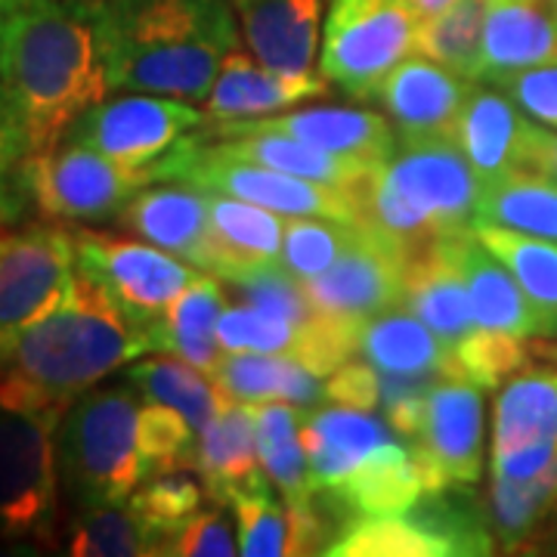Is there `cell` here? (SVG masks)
I'll use <instances>...</instances> for the list:
<instances>
[{"instance_id": "cell-51", "label": "cell", "mask_w": 557, "mask_h": 557, "mask_svg": "<svg viewBox=\"0 0 557 557\" xmlns=\"http://www.w3.org/2000/svg\"><path fill=\"white\" fill-rule=\"evenodd\" d=\"M409 7H412V13L418 16V22L431 20V16H437V13H443L446 7H453L456 0H406Z\"/></svg>"}, {"instance_id": "cell-16", "label": "cell", "mask_w": 557, "mask_h": 557, "mask_svg": "<svg viewBox=\"0 0 557 557\" xmlns=\"http://www.w3.org/2000/svg\"><path fill=\"white\" fill-rule=\"evenodd\" d=\"M205 137H236L245 131H273L288 137L304 139L335 156L384 164L397 152V134L394 124L369 109H350V106H317V109H298L285 115H263V119L239 121H205L199 127Z\"/></svg>"}, {"instance_id": "cell-45", "label": "cell", "mask_w": 557, "mask_h": 557, "mask_svg": "<svg viewBox=\"0 0 557 557\" xmlns=\"http://www.w3.org/2000/svg\"><path fill=\"white\" fill-rule=\"evenodd\" d=\"M458 375L471 379L483 391H498L515 372L530 362V344L505 332L474 329L468 338L453 350Z\"/></svg>"}, {"instance_id": "cell-26", "label": "cell", "mask_w": 557, "mask_h": 557, "mask_svg": "<svg viewBox=\"0 0 557 557\" xmlns=\"http://www.w3.org/2000/svg\"><path fill=\"white\" fill-rule=\"evenodd\" d=\"M201 139H208L199 131ZM214 149L233 156V159L255 161L273 171H285L304 180H317L335 189H347V193H362V186L372 180L379 171V164L362 159H350V156H335L325 152L319 146H310L304 139L288 137V134H273V131H245L236 137L208 139Z\"/></svg>"}, {"instance_id": "cell-22", "label": "cell", "mask_w": 557, "mask_h": 557, "mask_svg": "<svg viewBox=\"0 0 557 557\" xmlns=\"http://www.w3.org/2000/svg\"><path fill=\"white\" fill-rule=\"evenodd\" d=\"M322 94H329V81L313 72L285 75L233 50L220 65L211 94L205 97V115L211 121L263 119L295 102L317 100Z\"/></svg>"}, {"instance_id": "cell-25", "label": "cell", "mask_w": 557, "mask_h": 557, "mask_svg": "<svg viewBox=\"0 0 557 557\" xmlns=\"http://www.w3.org/2000/svg\"><path fill=\"white\" fill-rule=\"evenodd\" d=\"M260 468L263 465L258 453L255 409L248 403L223 397L218 416L199 434L196 471L205 483V493L218 505H230V498L239 490L267 474Z\"/></svg>"}, {"instance_id": "cell-3", "label": "cell", "mask_w": 557, "mask_h": 557, "mask_svg": "<svg viewBox=\"0 0 557 557\" xmlns=\"http://www.w3.org/2000/svg\"><path fill=\"white\" fill-rule=\"evenodd\" d=\"M112 90L205 100L239 50L233 0H102Z\"/></svg>"}, {"instance_id": "cell-15", "label": "cell", "mask_w": 557, "mask_h": 557, "mask_svg": "<svg viewBox=\"0 0 557 557\" xmlns=\"http://www.w3.org/2000/svg\"><path fill=\"white\" fill-rule=\"evenodd\" d=\"M409 446L431 478V493L443 486H478L483 474V387L465 375L437 381Z\"/></svg>"}, {"instance_id": "cell-5", "label": "cell", "mask_w": 557, "mask_h": 557, "mask_svg": "<svg viewBox=\"0 0 557 557\" xmlns=\"http://www.w3.org/2000/svg\"><path fill=\"white\" fill-rule=\"evenodd\" d=\"M483 180L453 137L399 139L362 186V220L412 260L440 239L471 233Z\"/></svg>"}, {"instance_id": "cell-28", "label": "cell", "mask_w": 557, "mask_h": 557, "mask_svg": "<svg viewBox=\"0 0 557 557\" xmlns=\"http://www.w3.org/2000/svg\"><path fill=\"white\" fill-rule=\"evenodd\" d=\"M357 354L381 375H458L453 350L406 307L369 319Z\"/></svg>"}, {"instance_id": "cell-4", "label": "cell", "mask_w": 557, "mask_h": 557, "mask_svg": "<svg viewBox=\"0 0 557 557\" xmlns=\"http://www.w3.org/2000/svg\"><path fill=\"white\" fill-rule=\"evenodd\" d=\"M300 440L317 496L341 523L399 515L431 493V478L391 421L366 409L325 403L304 409Z\"/></svg>"}, {"instance_id": "cell-32", "label": "cell", "mask_w": 557, "mask_h": 557, "mask_svg": "<svg viewBox=\"0 0 557 557\" xmlns=\"http://www.w3.org/2000/svg\"><path fill=\"white\" fill-rule=\"evenodd\" d=\"M220 313H223L220 282L199 270L196 278L164 310L159 325V354H174L211 379L223 359L218 338Z\"/></svg>"}, {"instance_id": "cell-9", "label": "cell", "mask_w": 557, "mask_h": 557, "mask_svg": "<svg viewBox=\"0 0 557 557\" xmlns=\"http://www.w3.org/2000/svg\"><path fill=\"white\" fill-rule=\"evenodd\" d=\"M32 211L50 223L115 220L143 186L159 183L156 168H127L90 146L62 139L60 146L32 152L22 164Z\"/></svg>"}, {"instance_id": "cell-13", "label": "cell", "mask_w": 557, "mask_h": 557, "mask_svg": "<svg viewBox=\"0 0 557 557\" xmlns=\"http://www.w3.org/2000/svg\"><path fill=\"white\" fill-rule=\"evenodd\" d=\"M75 276V233L60 223L0 230V347L53 307Z\"/></svg>"}, {"instance_id": "cell-52", "label": "cell", "mask_w": 557, "mask_h": 557, "mask_svg": "<svg viewBox=\"0 0 557 557\" xmlns=\"http://www.w3.org/2000/svg\"><path fill=\"white\" fill-rule=\"evenodd\" d=\"M22 0H0V38H3V28H7V22L13 16V10L20 7Z\"/></svg>"}, {"instance_id": "cell-44", "label": "cell", "mask_w": 557, "mask_h": 557, "mask_svg": "<svg viewBox=\"0 0 557 557\" xmlns=\"http://www.w3.org/2000/svg\"><path fill=\"white\" fill-rule=\"evenodd\" d=\"M32 139L13 94L0 81V230L16 226L32 214V201L25 196L22 164L32 156Z\"/></svg>"}, {"instance_id": "cell-27", "label": "cell", "mask_w": 557, "mask_h": 557, "mask_svg": "<svg viewBox=\"0 0 557 557\" xmlns=\"http://www.w3.org/2000/svg\"><path fill=\"white\" fill-rule=\"evenodd\" d=\"M557 446V366H523L498 387L493 456Z\"/></svg>"}, {"instance_id": "cell-6", "label": "cell", "mask_w": 557, "mask_h": 557, "mask_svg": "<svg viewBox=\"0 0 557 557\" xmlns=\"http://www.w3.org/2000/svg\"><path fill=\"white\" fill-rule=\"evenodd\" d=\"M143 394L131 381L90 387L60 421L57 458L62 493L75 511L119 505L146 480L139 456Z\"/></svg>"}, {"instance_id": "cell-14", "label": "cell", "mask_w": 557, "mask_h": 557, "mask_svg": "<svg viewBox=\"0 0 557 557\" xmlns=\"http://www.w3.org/2000/svg\"><path fill=\"white\" fill-rule=\"evenodd\" d=\"M406 267L409 258L362 220L357 242L304 288L319 317L362 329L372 317L403 307Z\"/></svg>"}, {"instance_id": "cell-10", "label": "cell", "mask_w": 557, "mask_h": 557, "mask_svg": "<svg viewBox=\"0 0 557 557\" xmlns=\"http://www.w3.org/2000/svg\"><path fill=\"white\" fill-rule=\"evenodd\" d=\"M416 32L418 16L406 0H329L319 75L354 100H372L416 50Z\"/></svg>"}, {"instance_id": "cell-34", "label": "cell", "mask_w": 557, "mask_h": 557, "mask_svg": "<svg viewBox=\"0 0 557 557\" xmlns=\"http://www.w3.org/2000/svg\"><path fill=\"white\" fill-rule=\"evenodd\" d=\"M478 223L518 230L536 239L557 242V180L536 171H515L483 180Z\"/></svg>"}, {"instance_id": "cell-1", "label": "cell", "mask_w": 557, "mask_h": 557, "mask_svg": "<svg viewBox=\"0 0 557 557\" xmlns=\"http://www.w3.org/2000/svg\"><path fill=\"white\" fill-rule=\"evenodd\" d=\"M0 81L20 106L32 149L60 146L112 94L106 3L22 0L0 38Z\"/></svg>"}, {"instance_id": "cell-46", "label": "cell", "mask_w": 557, "mask_h": 557, "mask_svg": "<svg viewBox=\"0 0 557 557\" xmlns=\"http://www.w3.org/2000/svg\"><path fill=\"white\" fill-rule=\"evenodd\" d=\"M248 304L263 307L270 313L292 319V322H313L317 310L307 298V288L298 276H292L282 263H267V267H255L248 273H239L230 278Z\"/></svg>"}, {"instance_id": "cell-20", "label": "cell", "mask_w": 557, "mask_h": 557, "mask_svg": "<svg viewBox=\"0 0 557 557\" xmlns=\"http://www.w3.org/2000/svg\"><path fill=\"white\" fill-rule=\"evenodd\" d=\"M533 131L536 121L527 119L498 87H474L449 137L456 139L461 156L471 161L480 180H496L527 171Z\"/></svg>"}, {"instance_id": "cell-41", "label": "cell", "mask_w": 557, "mask_h": 557, "mask_svg": "<svg viewBox=\"0 0 557 557\" xmlns=\"http://www.w3.org/2000/svg\"><path fill=\"white\" fill-rule=\"evenodd\" d=\"M199 431L164 403H143L139 409V456L146 480L174 471H196Z\"/></svg>"}, {"instance_id": "cell-24", "label": "cell", "mask_w": 557, "mask_h": 557, "mask_svg": "<svg viewBox=\"0 0 557 557\" xmlns=\"http://www.w3.org/2000/svg\"><path fill=\"white\" fill-rule=\"evenodd\" d=\"M449 248L456 255L461 278L468 285V298L474 310V322L480 329L505 332L515 338H539L536 310L511 276V270L471 233H461L449 239Z\"/></svg>"}, {"instance_id": "cell-38", "label": "cell", "mask_w": 557, "mask_h": 557, "mask_svg": "<svg viewBox=\"0 0 557 557\" xmlns=\"http://www.w3.org/2000/svg\"><path fill=\"white\" fill-rule=\"evenodd\" d=\"M69 555L75 557H146L159 555V539L134 511L131 502L75 511L69 520Z\"/></svg>"}, {"instance_id": "cell-42", "label": "cell", "mask_w": 557, "mask_h": 557, "mask_svg": "<svg viewBox=\"0 0 557 557\" xmlns=\"http://www.w3.org/2000/svg\"><path fill=\"white\" fill-rule=\"evenodd\" d=\"M362 223H338L325 218H288L278 263L300 282L325 273L357 242Z\"/></svg>"}, {"instance_id": "cell-50", "label": "cell", "mask_w": 557, "mask_h": 557, "mask_svg": "<svg viewBox=\"0 0 557 557\" xmlns=\"http://www.w3.org/2000/svg\"><path fill=\"white\" fill-rule=\"evenodd\" d=\"M527 171H536L542 177L557 180V131L536 124L533 139H530Z\"/></svg>"}, {"instance_id": "cell-12", "label": "cell", "mask_w": 557, "mask_h": 557, "mask_svg": "<svg viewBox=\"0 0 557 557\" xmlns=\"http://www.w3.org/2000/svg\"><path fill=\"white\" fill-rule=\"evenodd\" d=\"M208 121L205 112L186 100L159 97V94H124L115 100L97 102L87 109L65 139L90 146L127 168H156L180 139L196 134Z\"/></svg>"}, {"instance_id": "cell-40", "label": "cell", "mask_w": 557, "mask_h": 557, "mask_svg": "<svg viewBox=\"0 0 557 557\" xmlns=\"http://www.w3.org/2000/svg\"><path fill=\"white\" fill-rule=\"evenodd\" d=\"M310 322L270 313L255 304H230L218 322L220 347L226 354H270V357L298 359Z\"/></svg>"}, {"instance_id": "cell-2", "label": "cell", "mask_w": 557, "mask_h": 557, "mask_svg": "<svg viewBox=\"0 0 557 557\" xmlns=\"http://www.w3.org/2000/svg\"><path fill=\"white\" fill-rule=\"evenodd\" d=\"M156 341L75 267L65 292L35 322L0 347V403L60 412Z\"/></svg>"}, {"instance_id": "cell-21", "label": "cell", "mask_w": 557, "mask_h": 557, "mask_svg": "<svg viewBox=\"0 0 557 557\" xmlns=\"http://www.w3.org/2000/svg\"><path fill=\"white\" fill-rule=\"evenodd\" d=\"M557 62V7L552 0H486L480 81L498 84L520 69Z\"/></svg>"}, {"instance_id": "cell-47", "label": "cell", "mask_w": 557, "mask_h": 557, "mask_svg": "<svg viewBox=\"0 0 557 557\" xmlns=\"http://www.w3.org/2000/svg\"><path fill=\"white\" fill-rule=\"evenodd\" d=\"M164 555L180 557H233L239 555V533H233V523L223 508H205L189 520H183L174 536L168 539Z\"/></svg>"}, {"instance_id": "cell-35", "label": "cell", "mask_w": 557, "mask_h": 557, "mask_svg": "<svg viewBox=\"0 0 557 557\" xmlns=\"http://www.w3.org/2000/svg\"><path fill=\"white\" fill-rule=\"evenodd\" d=\"M124 381H131L143 399L177 409L199 434L208 428V421L218 416L220 403H223L214 381L180 357L134 359L124 372Z\"/></svg>"}, {"instance_id": "cell-29", "label": "cell", "mask_w": 557, "mask_h": 557, "mask_svg": "<svg viewBox=\"0 0 557 557\" xmlns=\"http://www.w3.org/2000/svg\"><path fill=\"white\" fill-rule=\"evenodd\" d=\"M211 236H214V276L236 278L255 267L276 263L285 239V220L251 201L208 193Z\"/></svg>"}, {"instance_id": "cell-37", "label": "cell", "mask_w": 557, "mask_h": 557, "mask_svg": "<svg viewBox=\"0 0 557 557\" xmlns=\"http://www.w3.org/2000/svg\"><path fill=\"white\" fill-rule=\"evenodd\" d=\"M486 0H456L443 13L418 22L416 53L428 57L461 78L480 81Z\"/></svg>"}, {"instance_id": "cell-18", "label": "cell", "mask_w": 557, "mask_h": 557, "mask_svg": "<svg viewBox=\"0 0 557 557\" xmlns=\"http://www.w3.org/2000/svg\"><path fill=\"white\" fill-rule=\"evenodd\" d=\"M471 90V81L443 69L434 60L406 57L381 81L372 100L384 106L399 139L449 137Z\"/></svg>"}, {"instance_id": "cell-23", "label": "cell", "mask_w": 557, "mask_h": 557, "mask_svg": "<svg viewBox=\"0 0 557 557\" xmlns=\"http://www.w3.org/2000/svg\"><path fill=\"white\" fill-rule=\"evenodd\" d=\"M403 307L412 310L449 350H456L478 329L468 285L461 278L449 239L434 242L409 260Z\"/></svg>"}, {"instance_id": "cell-31", "label": "cell", "mask_w": 557, "mask_h": 557, "mask_svg": "<svg viewBox=\"0 0 557 557\" xmlns=\"http://www.w3.org/2000/svg\"><path fill=\"white\" fill-rule=\"evenodd\" d=\"M255 428H258V453L267 478L276 483L278 496L285 498L292 515H304L317 505V490L310 480L307 449L300 440L304 409L292 403H255Z\"/></svg>"}, {"instance_id": "cell-19", "label": "cell", "mask_w": 557, "mask_h": 557, "mask_svg": "<svg viewBox=\"0 0 557 557\" xmlns=\"http://www.w3.org/2000/svg\"><path fill=\"white\" fill-rule=\"evenodd\" d=\"M251 57L285 75L313 72L329 0H233Z\"/></svg>"}, {"instance_id": "cell-8", "label": "cell", "mask_w": 557, "mask_h": 557, "mask_svg": "<svg viewBox=\"0 0 557 557\" xmlns=\"http://www.w3.org/2000/svg\"><path fill=\"white\" fill-rule=\"evenodd\" d=\"M60 412L0 403V545L60 539Z\"/></svg>"}, {"instance_id": "cell-39", "label": "cell", "mask_w": 557, "mask_h": 557, "mask_svg": "<svg viewBox=\"0 0 557 557\" xmlns=\"http://www.w3.org/2000/svg\"><path fill=\"white\" fill-rule=\"evenodd\" d=\"M273 480L258 478L251 486L230 498L239 533V555L245 557H285L292 555L295 527L285 498L273 493Z\"/></svg>"}, {"instance_id": "cell-53", "label": "cell", "mask_w": 557, "mask_h": 557, "mask_svg": "<svg viewBox=\"0 0 557 557\" xmlns=\"http://www.w3.org/2000/svg\"><path fill=\"white\" fill-rule=\"evenodd\" d=\"M533 354H539L542 359H548V362L557 366V344H539V347H533Z\"/></svg>"}, {"instance_id": "cell-48", "label": "cell", "mask_w": 557, "mask_h": 557, "mask_svg": "<svg viewBox=\"0 0 557 557\" xmlns=\"http://www.w3.org/2000/svg\"><path fill=\"white\" fill-rule=\"evenodd\" d=\"M493 87L515 102L527 119L557 131V62L520 69L515 75H505Z\"/></svg>"}, {"instance_id": "cell-36", "label": "cell", "mask_w": 557, "mask_h": 557, "mask_svg": "<svg viewBox=\"0 0 557 557\" xmlns=\"http://www.w3.org/2000/svg\"><path fill=\"white\" fill-rule=\"evenodd\" d=\"M329 557H453L412 508L399 515H375L347 523L325 548Z\"/></svg>"}, {"instance_id": "cell-7", "label": "cell", "mask_w": 557, "mask_h": 557, "mask_svg": "<svg viewBox=\"0 0 557 557\" xmlns=\"http://www.w3.org/2000/svg\"><path fill=\"white\" fill-rule=\"evenodd\" d=\"M159 183H186L205 193H220L233 199L251 201L282 218H325L338 223H362V199L359 193L335 189L317 180L295 177L285 171H273L255 161L233 159L214 149L208 139L196 134L183 137L156 161Z\"/></svg>"}, {"instance_id": "cell-43", "label": "cell", "mask_w": 557, "mask_h": 557, "mask_svg": "<svg viewBox=\"0 0 557 557\" xmlns=\"http://www.w3.org/2000/svg\"><path fill=\"white\" fill-rule=\"evenodd\" d=\"M205 486L189 478L186 471H174V474H159L139 483L131 493V505L139 518L146 520V527L159 539V555H164L168 539L174 536L183 520H189L205 502Z\"/></svg>"}, {"instance_id": "cell-33", "label": "cell", "mask_w": 557, "mask_h": 557, "mask_svg": "<svg viewBox=\"0 0 557 557\" xmlns=\"http://www.w3.org/2000/svg\"><path fill=\"white\" fill-rule=\"evenodd\" d=\"M474 236L518 278L530 307L536 310L539 338H557V242L493 223H474Z\"/></svg>"}, {"instance_id": "cell-54", "label": "cell", "mask_w": 557, "mask_h": 557, "mask_svg": "<svg viewBox=\"0 0 557 557\" xmlns=\"http://www.w3.org/2000/svg\"><path fill=\"white\" fill-rule=\"evenodd\" d=\"M552 3H555V7H557V0H552Z\"/></svg>"}, {"instance_id": "cell-17", "label": "cell", "mask_w": 557, "mask_h": 557, "mask_svg": "<svg viewBox=\"0 0 557 557\" xmlns=\"http://www.w3.org/2000/svg\"><path fill=\"white\" fill-rule=\"evenodd\" d=\"M115 223L201 273L214 270L211 201L205 189L186 183H149L124 205Z\"/></svg>"}, {"instance_id": "cell-49", "label": "cell", "mask_w": 557, "mask_h": 557, "mask_svg": "<svg viewBox=\"0 0 557 557\" xmlns=\"http://www.w3.org/2000/svg\"><path fill=\"white\" fill-rule=\"evenodd\" d=\"M325 403L375 412L381 406V375L366 359H347L332 375H325Z\"/></svg>"}, {"instance_id": "cell-11", "label": "cell", "mask_w": 557, "mask_h": 557, "mask_svg": "<svg viewBox=\"0 0 557 557\" xmlns=\"http://www.w3.org/2000/svg\"><path fill=\"white\" fill-rule=\"evenodd\" d=\"M75 267L152 335L156 350L164 310L196 278V267L152 242H134L97 230L75 233Z\"/></svg>"}, {"instance_id": "cell-30", "label": "cell", "mask_w": 557, "mask_h": 557, "mask_svg": "<svg viewBox=\"0 0 557 557\" xmlns=\"http://www.w3.org/2000/svg\"><path fill=\"white\" fill-rule=\"evenodd\" d=\"M220 397L236 403H292L298 409H317L325 403V379L292 357L270 354H226L214 369Z\"/></svg>"}]
</instances>
